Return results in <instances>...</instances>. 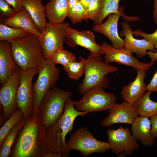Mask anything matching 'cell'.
Wrapping results in <instances>:
<instances>
[{
	"label": "cell",
	"instance_id": "obj_12",
	"mask_svg": "<svg viewBox=\"0 0 157 157\" xmlns=\"http://www.w3.org/2000/svg\"><path fill=\"white\" fill-rule=\"evenodd\" d=\"M100 46L105 54L104 62L106 63L116 62L119 65L131 67L136 70L141 69L148 70L155 62L151 60L149 63L140 62L129 50L125 48H115L106 42L102 43Z\"/></svg>",
	"mask_w": 157,
	"mask_h": 157
},
{
	"label": "cell",
	"instance_id": "obj_5",
	"mask_svg": "<svg viewBox=\"0 0 157 157\" xmlns=\"http://www.w3.org/2000/svg\"><path fill=\"white\" fill-rule=\"evenodd\" d=\"M71 92L55 87L50 89L43 98L38 110L46 129L56 122L63 113Z\"/></svg>",
	"mask_w": 157,
	"mask_h": 157
},
{
	"label": "cell",
	"instance_id": "obj_15",
	"mask_svg": "<svg viewBox=\"0 0 157 157\" xmlns=\"http://www.w3.org/2000/svg\"><path fill=\"white\" fill-rule=\"evenodd\" d=\"M108 115L101 122V126L108 127L117 123L132 124L139 115L133 105L125 102L115 103L108 111Z\"/></svg>",
	"mask_w": 157,
	"mask_h": 157
},
{
	"label": "cell",
	"instance_id": "obj_23",
	"mask_svg": "<svg viewBox=\"0 0 157 157\" xmlns=\"http://www.w3.org/2000/svg\"><path fill=\"white\" fill-rule=\"evenodd\" d=\"M23 6L28 12L36 27L41 32L47 22L45 5L42 0H22Z\"/></svg>",
	"mask_w": 157,
	"mask_h": 157
},
{
	"label": "cell",
	"instance_id": "obj_37",
	"mask_svg": "<svg viewBox=\"0 0 157 157\" xmlns=\"http://www.w3.org/2000/svg\"><path fill=\"white\" fill-rule=\"evenodd\" d=\"M151 125V131L152 135L155 138H157V114L150 117Z\"/></svg>",
	"mask_w": 157,
	"mask_h": 157
},
{
	"label": "cell",
	"instance_id": "obj_18",
	"mask_svg": "<svg viewBox=\"0 0 157 157\" xmlns=\"http://www.w3.org/2000/svg\"><path fill=\"white\" fill-rule=\"evenodd\" d=\"M146 70L144 69L136 70L135 79L123 87L121 96L124 102L133 105L146 92L147 85L144 82Z\"/></svg>",
	"mask_w": 157,
	"mask_h": 157
},
{
	"label": "cell",
	"instance_id": "obj_11",
	"mask_svg": "<svg viewBox=\"0 0 157 157\" xmlns=\"http://www.w3.org/2000/svg\"><path fill=\"white\" fill-rule=\"evenodd\" d=\"M21 69L18 67L1 86L0 90V102L3 106L5 121L18 108L16 94L19 84Z\"/></svg>",
	"mask_w": 157,
	"mask_h": 157
},
{
	"label": "cell",
	"instance_id": "obj_38",
	"mask_svg": "<svg viewBox=\"0 0 157 157\" xmlns=\"http://www.w3.org/2000/svg\"><path fill=\"white\" fill-rule=\"evenodd\" d=\"M153 16L154 23L157 25V0H154Z\"/></svg>",
	"mask_w": 157,
	"mask_h": 157
},
{
	"label": "cell",
	"instance_id": "obj_13",
	"mask_svg": "<svg viewBox=\"0 0 157 157\" xmlns=\"http://www.w3.org/2000/svg\"><path fill=\"white\" fill-rule=\"evenodd\" d=\"M38 73V69L36 68L21 70L16 99L17 107L22 111L24 118L33 109L32 81L34 76Z\"/></svg>",
	"mask_w": 157,
	"mask_h": 157
},
{
	"label": "cell",
	"instance_id": "obj_30",
	"mask_svg": "<svg viewBox=\"0 0 157 157\" xmlns=\"http://www.w3.org/2000/svg\"><path fill=\"white\" fill-rule=\"evenodd\" d=\"M67 16L73 24L81 22L83 20L87 21L89 19L88 13L81 2L69 9Z\"/></svg>",
	"mask_w": 157,
	"mask_h": 157
},
{
	"label": "cell",
	"instance_id": "obj_16",
	"mask_svg": "<svg viewBox=\"0 0 157 157\" xmlns=\"http://www.w3.org/2000/svg\"><path fill=\"white\" fill-rule=\"evenodd\" d=\"M124 9L123 7L119 8L117 12L108 15L105 22L94 25L92 28L95 32L105 35L111 42L112 46L118 49L124 48V40L119 36L117 28L118 21L123 14Z\"/></svg>",
	"mask_w": 157,
	"mask_h": 157
},
{
	"label": "cell",
	"instance_id": "obj_29",
	"mask_svg": "<svg viewBox=\"0 0 157 157\" xmlns=\"http://www.w3.org/2000/svg\"><path fill=\"white\" fill-rule=\"evenodd\" d=\"M64 70L68 76L74 80H78L84 74L85 68L84 63L82 61L74 62L63 66Z\"/></svg>",
	"mask_w": 157,
	"mask_h": 157
},
{
	"label": "cell",
	"instance_id": "obj_20",
	"mask_svg": "<svg viewBox=\"0 0 157 157\" xmlns=\"http://www.w3.org/2000/svg\"><path fill=\"white\" fill-rule=\"evenodd\" d=\"M131 130L134 138L144 146H151L156 142L151 133V125L149 117L138 116L131 124Z\"/></svg>",
	"mask_w": 157,
	"mask_h": 157
},
{
	"label": "cell",
	"instance_id": "obj_36",
	"mask_svg": "<svg viewBox=\"0 0 157 157\" xmlns=\"http://www.w3.org/2000/svg\"><path fill=\"white\" fill-rule=\"evenodd\" d=\"M4 0L12 6L16 13L21 10L24 8L22 5V0Z\"/></svg>",
	"mask_w": 157,
	"mask_h": 157
},
{
	"label": "cell",
	"instance_id": "obj_39",
	"mask_svg": "<svg viewBox=\"0 0 157 157\" xmlns=\"http://www.w3.org/2000/svg\"><path fill=\"white\" fill-rule=\"evenodd\" d=\"M147 54L148 55L151 60L155 62L157 60V50L155 52H154L151 51H147Z\"/></svg>",
	"mask_w": 157,
	"mask_h": 157
},
{
	"label": "cell",
	"instance_id": "obj_6",
	"mask_svg": "<svg viewBox=\"0 0 157 157\" xmlns=\"http://www.w3.org/2000/svg\"><path fill=\"white\" fill-rule=\"evenodd\" d=\"M51 58H46L38 69V75L33 84L32 94L33 109H38L44 95L54 88L59 79L60 71L56 67Z\"/></svg>",
	"mask_w": 157,
	"mask_h": 157
},
{
	"label": "cell",
	"instance_id": "obj_10",
	"mask_svg": "<svg viewBox=\"0 0 157 157\" xmlns=\"http://www.w3.org/2000/svg\"><path fill=\"white\" fill-rule=\"evenodd\" d=\"M106 132L112 152L119 156L131 155L140 147L129 127L125 128L120 126L115 130L110 129Z\"/></svg>",
	"mask_w": 157,
	"mask_h": 157
},
{
	"label": "cell",
	"instance_id": "obj_41",
	"mask_svg": "<svg viewBox=\"0 0 157 157\" xmlns=\"http://www.w3.org/2000/svg\"><path fill=\"white\" fill-rule=\"evenodd\" d=\"M81 0H68L69 9L72 8L78 3L80 2Z\"/></svg>",
	"mask_w": 157,
	"mask_h": 157
},
{
	"label": "cell",
	"instance_id": "obj_35",
	"mask_svg": "<svg viewBox=\"0 0 157 157\" xmlns=\"http://www.w3.org/2000/svg\"><path fill=\"white\" fill-rule=\"evenodd\" d=\"M146 90L152 92H157V69L154 73L150 83L147 85Z\"/></svg>",
	"mask_w": 157,
	"mask_h": 157
},
{
	"label": "cell",
	"instance_id": "obj_28",
	"mask_svg": "<svg viewBox=\"0 0 157 157\" xmlns=\"http://www.w3.org/2000/svg\"><path fill=\"white\" fill-rule=\"evenodd\" d=\"M103 7L101 11L96 20L94 25L101 23L104 19L108 15L117 12L120 0H102Z\"/></svg>",
	"mask_w": 157,
	"mask_h": 157
},
{
	"label": "cell",
	"instance_id": "obj_33",
	"mask_svg": "<svg viewBox=\"0 0 157 157\" xmlns=\"http://www.w3.org/2000/svg\"><path fill=\"white\" fill-rule=\"evenodd\" d=\"M13 8L4 0H0V19L9 18L16 13Z\"/></svg>",
	"mask_w": 157,
	"mask_h": 157
},
{
	"label": "cell",
	"instance_id": "obj_31",
	"mask_svg": "<svg viewBox=\"0 0 157 157\" xmlns=\"http://www.w3.org/2000/svg\"><path fill=\"white\" fill-rule=\"evenodd\" d=\"M51 58L56 65L60 64L63 66L76 61L75 55L71 52L64 49L56 51L53 54Z\"/></svg>",
	"mask_w": 157,
	"mask_h": 157
},
{
	"label": "cell",
	"instance_id": "obj_14",
	"mask_svg": "<svg viewBox=\"0 0 157 157\" xmlns=\"http://www.w3.org/2000/svg\"><path fill=\"white\" fill-rule=\"evenodd\" d=\"M66 44L71 47L78 45L88 49L93 55L101 56L104 54L101 46L96 42L94 35L91 31H78L69 26L66 30Z\"/></svg>",
	"mask_w": 157,
	"mask_h": 157
},
{
	"label": "cell",
	"instance_id": "obj_22",
	"mask_svg": "<svg viewBox=\"0 0 157 157\" xmlns=\"http://www.w3.org/2000/svg\"><path fill=\"white\" fill-rule=\"evenodd\" d=\"M45 7L46 18L49 22L55 24L62 23L68 16V0H50Z\"/></svg>",
	"mask_w": 157,
	"mask_h": 157
},
{
	"label": "cell",
	"instance_id": "obj_19",
	"mask_svg": "<svg viewBox=\"0 0 157 157\" xmlns=\"http://www.w3.org/2000/svg\"><path fill=\"white\" fill-rule=\"evenodd\" d=\"M18 66L15 61L10 42L0 41V83L2 86Z\"/></svg>",
	"mask_w": 157,
	"mask_h": 157
},
{
	"label": "cell",
	"instance_id": "obj_21",
	"mask_svg": "<svg viewBox=\"0 0 157 157\" xmlns=\"http://www.w3.org/2000/svg\"><path fill=\"white\" fill-rule=\"evenodd\" d=\"M0 19V22L4 24L23 29L37 37L40 33L29 14L24 8L9 18Z\"/></svg>",
	"mask_w": 157,
	"mask_h": 157
},
{
	"label": "cell",
	"instance_id": "obj_32",
	"mask_svg": "<svg viewBox=\"0 0 157 157\" xmlns=\"http://www.w3.org/2000/svg\"><path fill=\"white\" fill-rule=\"evenodd\" d=\"M102 7V0H91L88 10L89 19L94 21L100 13Z\"/></svg>",
	"mask_w": 157,
	"mask_h": 157
},
{
	"label": "cell",
	"instance_id": "obj_27",
	"mask_svg": "<svg viewBox=\"0 0 157 157\" xmlns=\"http://www.w3.org/2000/svg\"><path fill=\"white\" fill-rule=\"evenodd\" d=\"M24 118V114L21 109L17 110L6 121L0 130V146L10 130L18 122Z\"/></svg>",
	"mask_w": 157,
	"mask_h": 157
},
{
	"label": "cell",
	"instance_id": "obj_40",
	"mask_svg": "<svg viewBox=\"0 0 157 157\" xmlns=\"http://www.w3.org/2000/svg\"><path fill=\"white\" fill-rule=\"evenodd\" d=\"M91 0H81L80 2L83 6L85 11L88 13V10L89 4Z\"/></svg>",
	"mask_w": 157,
	"mask_h": 157
},
{
	"label": "cell",
	"instance_id": "obj_4",
	"mask_svg": "<svg viewBox=\"0 0 157 157\" xmlns=\"http://www.w3.org/2000/svg\"><path fill=\"white\" fill-rule=\"evenodd\" d=\"M79 60L84 63L85 68L84 79L78 86L79 92L81 94L93 88H106L110 83L106 75L118 70L117 67L103 62L101 56L91 53L86 58L80 56Z\"/></svg>",
	"mask_w": 157,
	"mask_h": 157
},
{
	"label": "cell",
	"instance_id": "obj_2",
	"mask_svg": "<svg viewBox=\"0 0 157 157\" xmlns=\"http://www.w3.org/2000/svg\"><path fill=\"white\" fill-rule=\"evenodd\" d=\"M74 101L70 99L66 103L64 112L55 122L46 129L47 153L45 157H67L70 151L67 148L65 138L74 129V123L79 116H85L88 113L75 108Z\"/></svg>",
	"mask_w": 157,
	"mask_h": 157
},
{
	"label": "cell",
	"instance_id": "obj_17",
	"mask_svg": "<svg viewBox=\"0 0 157 157\" xmlns=\"http://www.w3.org/2000/svg\"><path fill=\"white\" fill-rule=\"evenodd\" d=\"M123 29L120 33L119 36L124 37L123 39L124 47L132 53H135L137 57L142 58L147 54V50L155 52L157 49L152 44L145 39H138L133 35V31L130 25L127 22L121 23Z\"/></svg>",
	"mask_w": 157,
	"mask_h": 157
},
{
	"label": "cell",
	"instance_id": "obj_9",
	"mask_svg": "<svg viewBox=\"0 0 157 157\" xmlns=\"http://www.w3.org/2000/svg\"><path fill=\"white\" fill-rule=\"evenodd\" d=\"M101 88H96L87 91L82 98L74 101L76 109L88 113L105 111L111 108L116 103V97L113 93L106 92Z\"/></svg>",
	"mask_w": 157,
	"mask_h": 157
},
{
	"label": "cell",
	"instance_id": "obj_24",
	"mask_svg": "<svg viewBox=\"0 0 157 157\" xmlns=\"http://www.w3.org/2000/svg\"><path fill=\"white\" fill-rule=\"evenodd\" d=\"M151 93L146 92L133 105L140 116L149 117L157 114V101H153L150 99Z\"/></svg>",
	"mask_w": 157,
	"mask_h": 157
},
{
	"label": "cell",
	"instance_id": "obj_26",
	"mask_svg": "<svg viewBox=\"0 0 157 157\" xmlns=\"http://www.w3.org/2000/svg\"><path fill=\"white\" fill-rule=\"evenodd\" d=\"M28 33L23 29L13 27L0 23V40L11 42L15 38L23 37Z\"/></svg>",
	"mask_w": 157,
	"mask_h": 157
},
{
	"label": "cell",
	"instance_id": "obj_8",
	"mask_svg": "<svg viewBox=\"0 0 157 157\" xmlns=\"http://www.w3.org/2000/svg\"><path fill=\"white\" fill-rule=\"evenodd\" d=\"M70 24L68 22L59 24L47 22L37 37L38 41L46 58L52 57L57 51L64 49L66 39V30Z\"/></svg>",
	"mask_w": 157,
	"mask_h": 157
},
{
	"label": "cell",
	"instance_id": "obj_25",
	"mask_svg": "<svg viewBox=\"0 0 157 157\" xmlns=\"http://www.w3.org/2000/svg\"><path fill=\"white\" fill-rule=\"evenodd\" d=\"M25 121L23 118L10 130L4 139L0 147V157H7L10 154L11 149L15 138Z\"/></svg>",
	"mask_w": 157,
	"mask_h": 157
},
{
	"label": "cell",
	"instance_id": "obj_3",
	"mask_svg": "<svg viewBox=\"0 0 157 157\" xmlns=\"http://www.w3.org/2000/svg\"><path fill=\"white\" fill-rule=\"evenodd\" d=\"M15 61L22 71L38 69L45 60L38 37L28 33L10 42Z\"/></svg>",
	"mask_w": 157,
	"mask_h": 157
},
{
	"label": "cell",
	"instance_id": "obj_1",
	"mask_svg": "<svg viewBox=\"0 0 157 157\" xmlns=\"http://www.w3.org/2000/svg\"><path fill=\"white\" fill-rule=\"evenodd\" d=\"M24 118L25 123L18 133L11 156L45 157L46 129L39 110L33 109Z\"/></svg>",
	"mask_w": 157,
	"mask_h": 157
},
{
	"label": "cell",
	"instance_id": "obj_34",
	"mask_svg": "<svg viewBox=\"0 0 157 157\" xmlns=\"http://www.w3.org/2000/svg\"><path fill=\"white\" fill-rule=\"evenodd\" d=\"M133 33L136 37H142L144 39L154 45L155 48L157 49V28L154 32L150 34L146 33L140 29L133 31Z\"/></svg>",
	"mask_w": 157,
	"mask_h": 157
},
{
	"label": "cell",
	"instance_id": "obj_7",
	"mask_svg": "<svg viewBox=\"0 0 157 157\" xmlns=\"http://www.w3.org/2000/svg\"><path fill=\"white\" fill-rule=\"evenodd\" d=\"M66 144L69 151H78L84 157L94 153H104L111 149L108 142L97 140L85 126L76 130L70 135Z\"/></svg>",
	"mask_w": 157,
	"mask_h": 157
}]
</instances>
